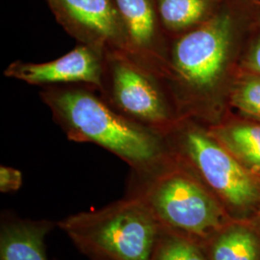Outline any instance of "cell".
I'll return each mask as SVG.
<instances>
[{"instance_id": "cell-1", "label": "cell", "mask_w": 260, "mask_h": 260, "mask_svg": "<svg viewBox=\"0 0 260 260\" xmlns=\"http://www.w3.org/2000/svg\"><path fill=\"white\" fill-rule=\"evenodd\" d=\"M260 0H225L204 24L170 38L160 79L182 120L206 127L231 113L244 42Z\"/></svg>"}, {"instance_id": "cell-2", "label": "cell", "mask_w": 260, "mask_h": 260, "mask_svg": "<svg viewBox=\"0 0 260 260\" xmlns=\"http://www.w3.org/2000/svg\"><path fill=\"white\" fill-rule=\"evenodd\" d=\"M40 96L68 139L102 147L124 161L131 173L149 172L171 155L165 135L122 116L93 86L45 87Z\"/></svg>"}, {"instance_id": "cell-3", "label": "cell", "mask_w": 260, "mask_h": 260, "mask_svg": "<svg viewBox=\"0 0 260 260\" xmlns=\"http://www.w3.org/2000/svg\"><path fill=\"white\" fill-rule=\"evenodd\" d=\"M126 195L147 205L163 230L202 247L230 225L221 201L172 152L155 169L131 173Z\"/></svg>"}, {"instance_id": "cell-4", "label": "cell", "mask_w": 260, "mask_h": 260, "mask_svg": "<svg viewBox=\"0 0 260 260\" xmlns=\"http://www.w3.org/2000/svg\"><path fill=\"white\" fill-rule=\"evenodd\" d=\"M56 226L89 259L149 260L162 231L148 206L126 194L100 209L70 215Z\"/></svg>"}, {"instance_id": "cell-5", "label": "cell", "mask_w": 260, "mask_h": 260, "mask_svg": "<svg viewBox=\"0 0 260 260\" xmlns=\"http://www.w3.org/2000/svg\"><path fill=\"white\" fill-rule=\"evenodd\" d=\"M165 138L171 152L190 168L221 203L242 209L259 204V176L241 164L206 126L184 119Z\"/></svg>"}, {"instance_id": "cell-6", "label": "cell", "mask_w": 260, "mask_h": 260, "mask_svg": "<svg viewBox=\"0 0 260 260\" xmlns=\"http://www.w3.org/2000/svg\"><path fill=\"white\" fill-rule=\"evenodd\" d=\"M98 92L130 121L166 135L182 119L160 77L125 54L106 53Z\"/></svg>"}, {"instance_id": "cell-7", "label": "cell", "mask_w": 260, "mask_h": 260, "mask_svg": "<svg viewBox=\"0 0 260 260\" xmlns=\"http://www.w3.org/2000/svg\"><path fill=\"white\" fill-rule=\"evenodd\" d=\"M57 22L78 44L104 55H127L121 16L114 0H47Z\"/></svg>"}, {"instance_id": "cell-8", "label": "cell", "mask_w": 260, "mask_h": 260, "mask_svg": "<svg viewBox=\"0 0 260 260\" xmlns=\"http://www.w3.org/2000/svg\"><path fill=\"white\" fill-rule=\"evenodd\" d=\"M104 54L93 47L78 44L69 53L46 63L16 61L4 75L43 88L84 84L96 90L102 84Z\"/></svg>"}, {"instance_id": "cell-9", "label": "cell", "mask_w": 260, "mask_h": 260, "mask_svg": "<svg viewBox=\"0 0 260 260\" xmlns=\"http://www.w3.org/2000/svg\"><path fill=\"white\" fill-rule=\"evenodd\" d=\"M114 2L125 31L127 56L160 77L169 38L159 19L156 0H114Z\"/></svg>"}, {"instance_id": "cell-10", "label": "cell", "mask_w": 260, "mask_h": 260, "mask_svg": "<svg viewBox=\"0 0 260 260\" xmlns=\"http://www.w3.org/2000/svg\"><path fill=\"white\" fill-rule=\"evenodd\" d=\"M57 225L50 220L21 218L4 211L0 220V260H51L46 238Z\"/></svg>"}, {"instance_id": "cell-11", "label": "cell", "mask_w": 260, "mask_h": 260, "mask_svg": "<svg viewBox=\"0 0 260 260\" xmlns=\"http://www.w3.org/2000/svg\"><path fill=\"white\" fill-rule=\"evenodd\" d=\"M207 129L241 164L260 177V121L231 112Z\"/></svg>"}, {"instance_id": "cell-12", "label": "cell", "mask_w": 260, "mask_h": 260, "mask_svg": "<svg viewBox=\"0 0 260 260\" xmlns=\"http://www.w3.org/2000/svg\"><path fill=\"white\" fill-rule=\"evenodd\" d=\"M225 0H156L158 16L167 37H176L204 24Z\"/></svg>"}, {"instance_id": "cell-13", "label": "cell", "mask_w": 260, "mask_h": 260, "mask_svg": "<svg viewBox=\"0 0 260 260\" xmlns=\"http://www.w3.org/2000/svg\"><path fill=\"white\" fill-rule=\"evenodd\" d=\"M208 260H259V243L250 230L228 225L205 244Z\"/></svg>"}, {"instance_id": "cell-14", "label": "cell", "mask_w": 260, "mask_h": 260, "mask_svg": "<svg viewBox=\"0 0 260 260\" xmlns=\"http://www.w3.org/2000/svg\"><path fill=\"white\" fill-rule=\"evenodd\" d=\"M231 109L240 116L260 121V75L239 72L232 89Z\"/></svg>"}, {"instance_id": "cell-15", "label": "cell", "mask_w": 260, "mask_h": 260, "mask_svg": "<svg viewBox=\"0 0 260 260\" xmlns=\"http://www.w3.org/2000/svg\"><path fill=\"white\" fill-rule=\"evenodd\" d=\"M162 229V228H161ZM149 260H208L198 243L162 229Z\"/></svg>"}, {"instance_id": "cell-16", "label": "cell", "mask_w": 260, "mask_h": 260, "mask_svg": "<svg viewBox=\"0 0 260 260\" xmlns=\"http://www.w3.org/2000/svg\"><path fill=\"white\" fill-rule=\"evenodd\" d=\"M240 71L260 75V2L244 42Z\"/></svg>"}, {"instance_id": "cell-17", "label": "cell", "mask_w": 260, "mask_h": 260, "mask_svg": "<svg viewBox=\"0 0 260 260\" xmlns=\"http://www.w3.org/2000/svg\"><path fill=\"white\" fill-rule=\"evenodd\" d=\"M22 185L21 172L13 167L1 166L0 167V192L1 193H14L20 189Z\"/></svg>"}, {"instance_id": "cell-18", "label": "cell", "mask_w": 260, "mask_h": 260, "mask_svg": "<svg viewBox=\"0 0 260 260\" xmlns=\"http://www.w3.org/2000/svg\"><path fill=\"white\" fill-rule=\"evenodd\" d=\"M90 260H104V259H100V258H93V259H90Z\"/></svg>"}]
</instances>
